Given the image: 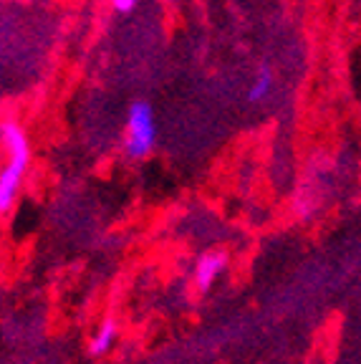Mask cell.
<instances>
[{
	"instance_id": "obj_4",
	"label": "cell",
	"mask_w": 361,
	"mask_h": 364,
	"mask_svg": "<svg viewBox=\"0 0 361 364\" xmlns=\"http://www.w3.org/2000/svg\"><path fill=\"white\" fill-rule=\"evenodd\" d=\"M23 172H26V170H21V167L8 165L6 170H3V175H0V210H3V213L11 210V205H13V200H16L18 188H21Z\"/></svg>"
},
{
	"instance_id": "obj_5",
	"label": "cell",
	"mask_w": 361,
	"mask_h": 364,
	"mask_svg": "<svg viewBox=\"0 0 361 364\" xmlns=\"http://www.w3.org/2000/svg\"><path fill=\"white\" fill-rule=\"evenodd\" d=\"M114 341H117V324H114V321H104V324L99 326V331L94 334V339H91L89 352L94 354V357H102V354H107L109 349H112Z\"/></svg>"
},
{
	"instance_id": "obj_6",
	"label": "cell",
	"mask_w": 361,
	"mask_h": 364,
	"mask_svg": "<svg viewBox=\"0 0 361 364\" xmlns=\"http://www.w3.org/2000/svg\"><path fill=\"white\" fill-rule=\"evenodd\" d=\"M271 86H273L271 66H260L258 76H255L253 86H250V91H248V99H250V102H260V99H266L268 91H271Z\"/></svg>"
},
{
	"instance_id": "obj_7",
	"label": "cell",
	"mask_w": 361,
	"mask_h": 364,
	"mask_svg": "<svg viewBox=\"0 0 361 364\" xmlns=\"http://www.w3.org/2000/svg\"><path fill=\"white\" fill-rule=\"evenodd\" d=\"M112 6L117 8L119 13H129L131 8L136 6V0H112Z\"/></svg>"
},
{
	"instance_id": "obj_1",
	"label": "cell",
	"mask_w": 361,
	"mask_h": 364,
	"mask_svg": "<svg viewBox=\"0 0 361 364\" xmlns=\"http://www.w3.org/2000/svg\"><path fill=\"white\" fill-rule=\"evenodd\" d=\"M157 142L154 129V112L147 102H134L129 107V122H126V139L124 149L131 159L147 157Z\"/></svg>"
},
{
	"instance_id": "obj_2",
	"label": "cell",
	"mask_w": 361,
	"mask_h": 364,
	"mask_svg": "<svg viewBox=\"0 0 361 364\" xmlns=\"http://www.w3.org/2000/svg\"><path fill=\"white\" fill-rule=\"evenodd\" d=\"M3 142H6L8 152H11V165L26 170L31 159V147H28L26 134H23V129L16 122H6V124H3Z\"/></svg>"
},
{
	"instance_id": "obj_3",
	"label": "cell",
	"mask_w": 361,
	"mask_h": 364,
	"mask_svg": "<svg viewBox=\"0 0 361 364\" xmlns=\"http://www.w3.org/2000/svg\"><path fill=\"white\" fill-rule=\"evenodd\" d=\"M225 263H227L225 253H217V250L205 253L198 261V266H195V284H198V289L208 291L210 286H212V281L217 279V273L225 268Z\"/></svg>"
}]
</instances>
